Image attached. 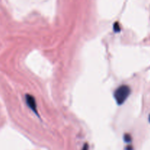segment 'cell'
Here are the masks:
<instances>
[{
    "label": "cell",
    "instance_id": "obj_1",
    "mask_svg": "<svg viewBox=\"0 0 150 150\" xmlns=\"http://www.w3.org/2000/svg\"><path fill=\"white\" fill-rule=\"evenodd\" d=\"M131 93L130 87L127 85H122L116 89L114 92V98L118 105H122L126 101Z\"/></svg>",
    "mask_w": 150,
    "mask_h": 150
},
{
    "label": "cell",
    "instance_id": "obj_5",
    "mask_svg": "<svg viewBox=\"0 0 150 150\" xmlns=\"http://www.w3.org/2000/svg\"><path fill=\"white\" fill-rule=\"evenodd\" d=\"M82 150H89V146H88L87 144H85L84 146H83V149H82Z\"/></svg>",
    "mask_w": 150,
    "mask_h": 150
},
{
    "label": "cell",
    "instance_id": "obj_2",
    "mask_svg": "<svg viewBox=\"0 0 150 150\" xmlns=\"http://www.w3.org/2000/svg\"><path fill=\"white\" fill-rule=\"evenodd\" d=\"M26 102L28 106L30 108L33 112H35L37 115H38V108H37V103L36 100H35V97L32 96L31 95H26Z\"/></svg>",
    "mask_w": 150,
    "mask_h": 150
},
{
    "label": "cell",
    "instance_id": "obj_3",
    "mask_svg": "<svg viewBox=\"0 0 150 150\" xmlns=\"http://www.w3.org/2000/svg\"><path fill=\"white\" fill-rule=\"evenodd\" d=\"M114 30L115 32H120V30H121V29H120V23H119L117 21H116L115 23H114Z\"/></svg>",
    "mask_w": 150,
    "mask_h": 150
},
{
    "label": "cell",
    "instance_id": "obj_4",
    "mask_svg": "<svg viewBox=\"0 0 150 150\" xmlns=\"http://www.w3.org/2000/svg\"><path fill=\"white\" fill-rule=\"evenodd\" d=\"M125 140L126 142H130V141H131V137H130V135H125Z\"/></svg>",
    "mask_w": 150,
    "mask_h": 150
},
{
    "label": "cell",
    "instance_id": "obj_6",
    "mask_svg": "<svg viewBox=\"0 0 150 150\" xmlns=\"http://www.w3.org/2000/svg\"><path fill=\"white\" fill-rule=\"evenodd\" d=\"M149 122H150V115H149Z\"/></svg>",
    "mask_w": 150,
    "mask_h": 150
}]
</instances>
